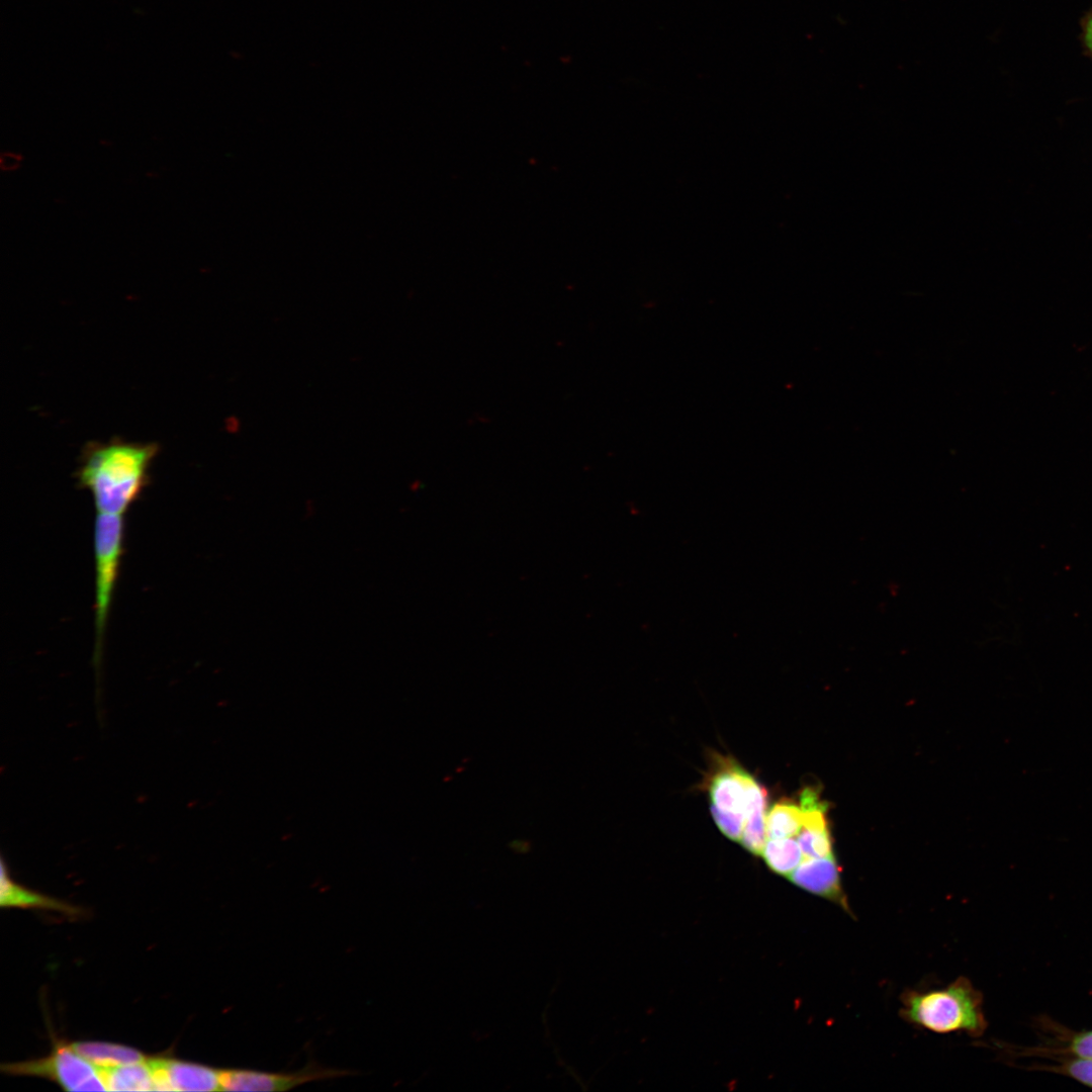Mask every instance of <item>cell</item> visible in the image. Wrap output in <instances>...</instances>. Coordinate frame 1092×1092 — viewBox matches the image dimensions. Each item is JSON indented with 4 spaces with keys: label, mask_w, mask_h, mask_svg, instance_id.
<instances>
[{
    "label": "cell",
    "mask_w": 1092,
    "mask_h": 1092,
    "mask_svg": "<svg viewBox=\"0 0 1092 1092\" xmlns=\"http://www.w3.org/2000/svg\"><path fill=\"white\" fill-rule=\"evenodd\" d=\"M1080 27V39L1084 49V54L1092 58V8L1082 16Z\"/></svg>",
    "instance_id": "obj_19"
},
{
    "label": "cell",
    "mask_w": 1092,
    "mask_h": 1092,
    "mask_svg": "<svg viewBox=\"0 0 1092 1092\" xmlns=\"http://www.w3.org/2000/svg\"><path fill=\"white\" fill-rule=\"evenodd\" d=\"M788 879L800 889L832 902L854 918L842 887L840 867L835 856L807 857Z\"/></svg>",
    "instance_id": "obj_6"
},
{
    "label": "cell",
    "mask_w": 1092,
    "mask_h": 1092,
    "mask_svg": "<svg viewBox=\"0 0 1092 1092\" xmlns=\"http://www.w3.org/2000/svg\"><path fill=\"white\" fill-rule=\"evenodd\" d=\"M803 827L810 831H828L827 806L815 788H805L800 797Z\"/></svg>",
    "instance_id": "obj_16"
},
{
    "label": "cell",
    "mask_w": 1092,
    "mask_h": 1092,
    "mask_svg": "<svg viewBox=\"0 0 1092 1092\" xmlns=\"http://www.w3.org/2000/svg\"><path fill=\"white\" fill-rule=\"evenodd\" d=\"M1052 1064L1032 1063L1026 1066L1025 1069L1068 1076L1092 1088V1059L1062 1057L1052 1059Z\"/></svg>",
    "instance_id": "obj_15"
},
{
    "label": "cell",
    "mask_w": 1092,
    "mask_h": 1092,
    "mask_svg": "<svg viewBox=\"0 0 1092 1092\" xmlns=\"http://www.w3.org/2000/svg\"><path fill=\"white\" fill-rule=\"evenodd\" d=\"M1 907L38 908L56 910L70 915L78 914L80 910L72 905L53 899L32 890L26 889L15 883L9 875L8 869L1 861Z\"/></svg>",
    "instance_id": "obj_10"
},
{
    "label": "cell",
    "mask_w": 1092,
    "mask_h": 1092,
    "mask_svg": "<svg viewBox=\"0 0 1092 1092\" xmlns=\"http://www.w3.org/2000/svg\"><path fill=\"white\" fill-rule=\"evenodd\" d=\"M1038 1027L1048 1031L1042 1042L1034 1046L1009 1045L1008 1054L1016 1057H1040L1049 1060L1062 1057L1092 1059V1029L1073 1031L1042 1017Z\"/></svg>",
    "instance_id": "obj_8"
},
{
    "label": "cell",
    "mask_w": 1092,
    "mask_h": 1092,
    "mask_svg": "<svg viewBox=\"0 0 1092 1092\" xmlns=\"http://www.w3.org/2000/svg\"><path fill=\"white\" fill-rule=\"evenodd\" d=\"M157 450L154 444L113 441L89 446L78 479L91 493L97 513L124 515L145 487Z\"/></svg>",
    "instance_id": "obj_1"
},
{
    "label": "cell",
    "mask_w": 1092,
    "mask_h": 1092,
    "mask_svg": "<svg viewBox=\"0 0 1092 1092\" xmlns=\"http://www.w3.org/2000/svg\"><path fill=\"white\" fill-rule=\"evenodd\" d=\"M766 837L769 839L788 838L797 835L803 827L800 805L793 801L781 800L766 815Z\"/></svg>",
    "instance_id": "obj_13"
},
{
    "label": "cell",
    "mask_w": 1092,
    "mask_h": 1092,
    "mask_svg": "<svg viewBox=\"0 0 1092 1092\" xmlns=\"http://www.w3.org/2000/svg\"><path fill=\"white\" fill-rule=\"evenodd\" d=\"M797 841L806 857H832L833 843L830 831H810L802 828Z\"/></svg>",
    "instance_id": "obj_17"
},
{
    "label": "cell",
    "mask_w": 1092,
    "mask_h": 1092,
    "mask_svg": "<svg viewBox=\"0 0 1092 1092\" xmlns=\"http://www.w3.org/2000/svg\"><path fill=\"white\" fill-rule=\"evenodd\" d=\"M710 809L721 832L731 840L740 841L746 824V815L722 811L714 806H711Z\"/></svg>",
    "instance_id": "obj_18"
},
{
    "label": "cell",
    "mask_w": 1092,
    "mask_h": 1092,
    "mask_svg": "<svg viewBox=\"0 0 1092 1092\" xmlns=\"http://www.w3.org/2000/svg\"><path fill=\"white\" fill-rule=\"evenodd\" d=\"M761 855L771 872L788 878L801 863L803 852L798 841L788 837L770 839Z\"/></svg>",
    "instance_id": "obj_14"
},
{
    "label": "cell",
    "mask_w": 1092,
    "mask_h": 1092,
    "mask_svg": "<svg viewBox=\"0 0 1092 1092\" xmlns=\"http://www.w3.org/2000/svg\"><path fill=\"white\" fill-rule=\"evenodd\" d=\"M354 1072L325 1067L316 1062H309L297 1071L265 1072L250 1069L220 1070V1090L224 1091H260L282 1092L314 1082L336 1079Z\"/></svg>",
    "instance_id": "obj_5"
},
{
    "label": "cell",
    "mask_w": 1092,
    "mask_h": 1092,
    "mask_svg": "<svg viewBox=\"0 0 1092 1092\" xmlns=\"http://www.w3.org/2000/svg\"><path fill=\"white\" fill-rule=\"evenodd\" d=\"M6 1074L50 1079L68 1091H103L106 1087L97 1067L76 1053L70 1044L57 1043L46 1058L1 1066Z\"/></svg>",
    "instance_id": "obj_4"
},
{
    "label": "cell",
    "mask_w": 1092,
    "mask_h": 1092,
    "mask_svg": "<svg viewBox=\"0 0 1092 1092\" xmlns=\"http://www.w3.org/2000/svg\"><path fill=\"white\" fill-rule=\"evenodd\" d=\"M717 763V770L708 783L711 806L746 815L747 791L752 776L732 759L720 757Z\"/></svg>",
    "instance_id": "obj_9"
},
{
    "label": "cell",
    "mask_w": 1092,
    "mask_h": 1092,
    "mask_svg": "<svg viewBox=\"0 0 1092 1092\" xmlns=\"http://www.w3.org/2000/svg\"><path fill=\"white\" fill-rule=\"evenodd\" d=\"M80 1056L95 1066H115L140 1063L147 1058L138 1050L107 1042L78 1041L70 1043Z\"/></svg>",
    "instance_id": "obj_12"
},
{
    "label": "cell",
    "mask_w": 1092,
    "mask_h": 1092,
    "mask_svg": "<svg viewBox=\"0 0 1092 1092\" xmlns=\"http://www.w3.org/2000/svg\"><path fill=\"white\" fill-rule=\"evenodd\" d=\"M148 1063L153 1073L155 1090H220V1070L204 1065L166 1058L149 1059Z\"/></svg>",
    "instance_id": "obj_7"
},
{
    "label": "cell",
    "mask_w": 1092,
    "mask_h": 1092,
    "mask_svg": "<svg viewBox=\"0 0 1092 1092\" xmlns=\"http://www.w3.org/2000/svg\"><path fill=\"white\" fill-rule=\"evenodd\" d=\"M900 1017L907 1023L945 1034L965 1032L979 1037L987 1029L983 995L966 977L937 989H906L900 996Z\"/></svg>",
    "instance_id": "obj_2"
},
{
    "label": "cell",
    "mask_w": 1092,
    "mask_h": 1092,
    "mask_svg": "<svg viewBox=\"0 0 1092 1092\" xmlns=\"http://www.w3.org/2000/svg\"><path fill=\"white\" fill-rule=\"evenodd\" d=\"M22 161V156L17 153L5 152L0 156V168L3 171L16 170Z\"/></svg>",
    "instance_id": "obj_20"
},
{
    "label": "cell",
    "mask_w": 1092,
    "mask_h": 1092,
    "mask_svg": "<svg viewBox=\"0 0 1092 1092\" xmlns=\"http://www.w3.org/2000/svg\"><path fill=\"white\" fill-rule=\"evenodd\" d=\"M96 1067L107 1091L155 1090L154 1077L148 1060L133 1064Z\"/></svg>",
    "instance_id": "obj_11"
},
{
    "label": "cell",
    "mask_w": 1092,
    "mask_h": 1092,
    "mask_svg": "<svg viewBox=\"0 0 1092 1092\" xmlns=\"http://www.w3.org/2000/svg\"><path fill=\"white\" fill-rule=\"evenodd\" d=\"M95 560V633L94 662L99 672L102 643L114 593L124 544V518L97 513L93 533Z\"/></svg>",
    "instance_id": "obj_3"
}]
</instances>
